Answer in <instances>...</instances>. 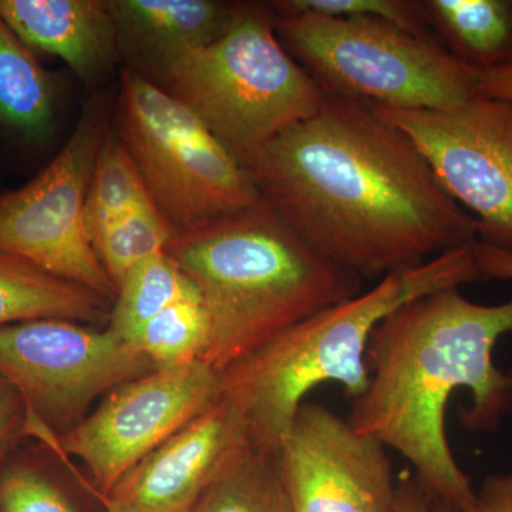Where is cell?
<instances>
[{
  "label": "cell",
  "instance_id": "e0dca14e",
  "mask_svg": "<svg viewBox=\"0 0 512 512\" xmlns=\"http://www.w3.org/2000/svg\"><path fill=\"white\" fill-rule=\"evenodd\" d=\"M113 303L0 249V326L36 319H67L100 326Z\"/></svg>",
  "mask_w": 512,
  "mask_h": 512
},
{
  "label": "cell",
  "instance_id": "603a6c76",
  "mask_svg": "<svg viewBox=\"0 0 512 512\" xmlns=\"http://www.w3.org/2000/svg\"><path fill=\"white\" fill-rule=\"evenodd\" d=\"M210 343V319L201 299L175 303L150 320L131 345L157 369L197 362Z\"/></svg>",
  "mask_w": 512,
  "mask_h": 512
},
{
  "label": "cell",
  "instance_id": "83f0119b",
  "mask_svg": "<svg viewBox=\"0 0 512 512\" xmlns=\"http://www.w3.org/2000/svg\"><path fill=\"white\" fill-rule=\"evenodd\" d=\"M471 247L480 281H512V254L484 244L478 239Z\"/></svg>",
  "mask_w": 512,
  "mask_h": 512
},
{
  "label": "cell",
  "instance_id": "6da1fadb",
  "mask_svg": "<svg viewBox=\"0 0 512 512\" xmlns=\"http://www.w3.org/2000/svg\"><path fill=\"white\" fill-rule=\"evenodd\" d=\"M259 195L346 271L389 275L477 241V221L372 104L325 94L248 165Z\"/></svg>",
  "mask_w": 512,
  "mask_h": 512
},
{
  "label": "cell",
  "instance_id": "8fae6325",
  "mask_svg": "<svg viewBox=\"0 0 512 512\" xmlns=\"http://www.w3.org/2000/svg\"><path fill=\"white\" fill-rule=\"evenodd\" d=\"M220 373L197 360L163 367L121 384L69 433L37 440L79 460L104 498L136 464L217 402Z\"/></svg>",
  "mask_w": 512,
  "mask_h": 512
},
{
  "label": "cell",
  "instance_id": "f546056e",
  "mask_svg": "<svg viewBox=\"0 0 512 512\" xmlns=\"http://www.w3.org/2000/svg\"><path fill=\"white\" fill-rule=\"evenodd\" d=\"M477 96L512 101V63L491 70H474Z\"/></svg>",
  "mask_w": 512,
  "mask_h": 512
},
{
  "label": "cell",
  "instance_id": "484cf974",
  "mask_svg": "<svg viewBox=\"0 0 512 512\" xmlns=\"http://www.w3.org/2000/svg\"><path fill=\"white\" fill-rule=\"evenodd\" d=\"M29 436V410L18 390L0 376V463Z\"/></svg>",
  "mask_w": 512,
  "mask_h": 512
},
{
  "label": "cell",
  "instance_id": "7c38bea8",
  "mask_svg": "<svg viewBox=\"0 0 512 512\" xmlns=\"http://www.w3.org/2000/svg\"><path fill=\"white\" fill-rule=\"evenodd\" d=\"M278 454L293 512H396L387 448L322 404H302Z\"/></svg>",
  "mask_w": 512,
  "mask_h": 512
},
{
  "label": "cell",
  "instance_id": "8992f818",
  "mask_svg": "<svg viewBox=\"0 0 512 512\" xmlns=\"http://www.w3.org/2000/svg\"><path fill=\"white\" fill-rule=\"evenodd\" d=\"M275 30L323 94L384 109H446L477 96L476 74L433 36L380 19L335 18L271 3Z\"/></svg>",
  "mask_w": 512,
  "mask_h": 512
},
{
  "label": "cell",
  "instance_id": "52a82bcc",
  "mask_svg": "<svg viewBox=\"0 0 512 512\" xmlns=\"http://www.w3.org/2000/svg\"><path fill=\"white\" fill-rule=\"evenodd\" d=\"M121 123L124 144L174 237L261 201L248 168L200 117L131 70L121 86Z\"/></svg>",
  "mask_w": 512,
  "mask_h": 512
},
{
  "label": "cell",
  "instance_id": "d4e9b609",
  "mask_svg": "<svg viewBox=\"0 0 512 512\" xmlns=\"http://www.w3.org/2000/svg\"><path fill=\"white\" fill-rule=\"evenodd\" d=\"M279 6L335 18L380 19L414 35L431 36L420 0H284Z\"/></svg>",
  "mask_w": 512,
  "mask_h": 512
},
{
  "label": "cell",
  "instance_id": "277c9868",
  "mask_svg": "<svg viewBox=\"0 0 512 512\" xmlns=\"http://www.w3.org/2000/svg\"><path fill=\"white\" fill-rule=\"evenodd\" d=\"M473 244L383 276L367 292L285 330L220 375V397L237 414L249 446L278 453L306 394L325 383L357 399L369 386L370 336L394 309L419 296L480 281Z\"/></svg>",
  "mask_w": 512,
  "mask_h": 512
},
{
  "label": "cell",
  "instance_id": "30bf717a",
  "mask_svg": "<svg viewBox=\"0 0 512 512\" xmlns=\"http://www.w3.org/2000/svg\"><path fill=\"white\" fill-rule=\"evenodd\" d=\"M447 194L473 212L477 239L512 254V101L473 96L446 109H384Z\"/></svg>",
  "mask_w": 512,
  "mask_h": 512
},
{
  "label": "cell",
  "instance_id": "9a60e30c",
  "mask_svg": "<svg viewBox=\"0 0 512 512\" xmlns=\"http://www.w3.org/2000/svg\"><path fill=\"white\" fill-rule=\"evenodd\" d=\"M120 49L136 50L157 72L177 57L214 42L241 3L214 0H113L107 2Z\"/></svg>",
  "mask_w": 512,
  "mask_h": 512
},
{
  "label": "cell",
  "instance_id": "d6986e66",
  "mask_svg": "<svg viewBox=\"0 0 512 512\" xmlns=\"http://www.w3.org/2000/svg\"><path fill=\"white\" fill-rule=\"evenodd\" d=\"M56 107L55 80L0 19V130L39 143L52 130Z\"/></svg>",
  "mask_w": 512,
  "mask_h": 512
},
{
  "label": "cell",
  "instance_id": "5bb4252c",
  "mask_svg": "<svg viewBox=\"0 0 512 512\" xmlns=\"http://www.w3.org/2000/svg\"><path fill=\"white\" fill-rule=\"evenodd\" d=\"M0 19L30 49L60 57L84 82L116 62L119 33L100 0H0Z\"/></svg>",
  "mask_w": 512,
  "mask_h": 512
},
{
  "label": "cell",
  "instance_id": "7402d4cb",
  "mask_svg": "<svg viewBox=\"0 0 512 512\" xmlns=\"http://www.w3.org/2000/svg\"><path fill=\"white\" fill-rule=\"evenodd\" d=\"M150 198L133 157L124 141L107 130L94 165L86 200V227L92 244Z\"/></svg>",
  "mask_w": 512,
  "mask_h": 512
},
{
  "label": "cell",
  "instance_id": "9c48e42d",
  "mask_svg": "<svg viewBox=\"0 0 512 512\" xmlns=\"http://www.w3.org/2000/svg\"><path fill=\"white\" fill-rule=\"evenodd\" d=\"M109 130L103 101L84 111L67 143L45 170L0 195V249L114 303L117 288L86 227L94 165Z\"/></svg>",
  "mask_w": 512,
  "mask_h": 512
},
{
  "label": "cell",
  "instance_id": "44dd1931",
  "mask_svg": "<svg viewBox=\"0 0 512 512\" xmlns=\"http://www.w3.org/2000/svg\"><path fill=\"white\" fill-rule=\"evenodd\" d=\"M190 299H201L197 286L167 252H161L133 266L124 276L107 328L133 343L158 313Z\"/></svg>",
  "mask_w": 512,
  "mask_h": 512
},
{
  "label": "cell",
  "instance_id": "4dcf8cb0",
  "mask_svg": "<svg viewBox=\"0 0 512 512\" xmlns=\"http://www.w3.org/2000/svg\"><path fill=\"white\" fill-rule=\"evenodd\" d=\"M104 511H106V512H116V511L113 510V508H109V507L104 508Z\"/></svg>",
  "mask_w": 512,
  "mask_h": 512
},
{
  "label": "cell",
  "instance_id": "4fadbf2b",
  "mask_svg": "<svg viewBox=\"0 0 512 512\" xmlns=\"http://www.w3.org/2000/svg\"><path fill=\"white\" fill-rule=\"evenodd\" d=\"M247 444L237 414L218 397L131 468L104 498L103 510L187 512L229 458Z\"/></svg>",
  "mask_w": 512,
  "mask_h": 512
},
{
  "label": "cell",
  "instance_id": "4316f807",
  "mask_svg": "<svg viewBox=\"0 0 512 512\" xmlns=\"http://www.w3.org/2000/svg\"><path fill=\"white\" fill-rule=\"evenodd\" d=\"M463 512H512V471L485 478Z\"/></svg>",
  "mask_w": 512,
  "mask_h": 512
},
{
  "label": "cell",
  "instance_id": "cb8c5ba5",
  "mask_svg": "<svg viewBox=\"0 0 512 512\" xmlns=\"http://www.w3.org/2000/svg\"><path fill=\"white\" fill-rule=\"evenodd\" d=\"M173 238V228L150 197L104 232L94 251L119 291L133 266L167 251Z\"/></svg>",
  "mask_w": 512,
  "mask_h": 512
},
{
  "label": "cell",
  "instance_id": "2e32d148",
  "mask_svg": "<svg viewBox=\"0 0 512 512\" xmlns=\"http://www.w3.org/2000/svg\"><path fill=\"white\" fill-rule=\"evenodd\" d=\"M96 505L86 477L49 444L22 443L0 463V512H93Z\"/></svg>",
  "mask_w": 512,
  "mask_h": 512
},
{
  "label": "cell",
  "instance_id": "5b68a950",
  "mask_svg": "<svg viewBox=\"0 0 512 512\" xmlns=\"http://www.w3.org/2000/svg\"><path fill=\"white\" fill-rule=\"evenodd\" d=\"M158 73L164 89L247 168L268 144L318 113L325 97L279 40L271 6L259 3H241L217 40Z\"/></svg>",
  "mask_w": 512,
  "mask_h": 512
},
{
  "label": "cell",
  "instance_id": "ffe728a7",
  "mask_svg": "<svg viewBox=\"0 0 512 512\" xmlns=\"http://www.w3.org/2000/svg\"><path fill=\"white\" fill-rule=\"evenodd\" d=\"M187 512H293L279 454L239 448Z\"/></svg>",
  "mask_w": 512,
  "mask_h": 512
},
{
  "label": "cell",
  "instance_id": "3957f363",
  "mask_svg": "<svg viewBox=\"0 0 512 512\" xmlns=\"http://www.w3.org/2000/svg\"><path fill=\"white\" fill-rule=\"evenodd\" d=\"M168 255L210 319L201 362L217 373L329 306L359 295V276L312 247L264 200L188 234Z\"/></svg>",
  "mask_w": 512,
  "mask_h": 512
},
{
  "label": "cell",
  "instance_id": "f1b7e54d",
  "mask_svg": "<svg viewBox=\"0 0 512 512\" xmlns=\"http://www.w3.org/2000/svg\"><path fill=\"white\" fill-rule=\"evenodd\" d=\"M396 512H454L427 493L417 478H404L396 484Z\"/></svg>",
  "mask_w": 512,
  "mask_h": 512
},
{
  "label": "cell",
  "instance_id": "ba28073f",
  "mask_svg": "<svg viewBox=\"0 0 512 512\" xmlns=\"http://www.w3.org/2000/svg\"><path fill=\"white\" fill-rule=\"evenodd\" d=\"M154 369L109 328L67 319L0 326V376L25 400L33 440L69 433L94 402Z\"/></svg>",
  "mask_w": 512,
  "mask_h": 512
},
{
  "label": "cell",
  "instance_id": "ac0fdd59",
  "mask_svg": "<svg viewBox=\"0 0 512 512\" xmlns=\"http://www.w3.org/2000/svg\"><path fill=\"white\" fill-rule=\"evenodd\" d=\"M427 25L473 70L512 63V0H421Z\"/></svg>",
  "mask_w": 512,
  "mask_h": 512
},
{
  "label": "cell",
  "instance_id": "7a4b0ae2",
  "mask_svg": "<svg viewBox=\"0 0 512 512\" xmlns=\"http://www.w3.org/2000/svg\"><path fill=\"white\" fill-rule=\"evenodd\" d=\"M510 332L512 298L481 305L447 288L403 303L370 336L369 386L353 400L349 423L399 451L421 487L454 512L466 510L476 490L448 444V400L460 387L470 390L463 426L500 429L512 413V373L495 366L493 353Z\"/></svg>",
  "mask_w": 512,
  "mask_h": 512
}]
</instances>
